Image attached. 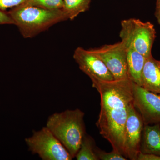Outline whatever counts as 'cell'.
I'll use <instances>...</instances> for the list:
<instances>
[{
	"mask_svg": "<svg viewBox=\"0 0 160 160\" xmlns=\"http://www.w3.org/2000/svg\"><path fill=\"white\" fill-rule=\"evenodd\" d=\"M91 80L101 97V110L96 125L112 150L124 156L125 126L129 106L133 102L132 82L129 78Z\"/></svg>",
	"mask_w": 160,
	"mask_h": 160,
	"instance_id": "6da1fadb",
	"label": "cell"
},
{
	"mask_svg": "<svg viewBox=\"0 0 160 160\" xmlns=\"http://www.w3.org/2000/svg\"><path fill=\"white\" fill-rule=\"evenodd\" d=\"M85 113L79 109H67L49 116L46 127L62 143L72 158H75L86 134Z\"/></svg>",
	"mask_w": 160,
	"mask_h": 160,
	"instance_id": "7a4b0ae2",
	"label": "cell"
},
{
	"mask_svg": "<svg viewBox=\"0 0 160 160\" xmlns=\"http://www.w3.org/2000/svg\"><path fill=\"white\" fill-rule=\"evenodd\" d=\"M8 12L26 38L34 37L52 26L68 20L62 9L49 10L24 4Z\"/></svg>",
	"mask_w": 160,
	"mask_h": 160,
	"instance_id": "3957f363",
	"label": "cell"
},
{
	"mask_svg": "<svg viewBox=\"0 0 160 160\" xmlns=\"http://www.w3.org/2000/svg\"><path fill=\"white\" fill-rule=\"evenodd\" d=\"M154 26L150 22L130 18L121 22L120 37L127 46L148 58L152 56V48L156 38Z\"/></svg>",
	"mask_w": 160,
	"mask_h": 160,
	"instance_id": "277c9868",
	"label": "cell"
},
{
	"mask_svg": "<svg viewBox=\"0 0 160 160\" xmlns=\"http://www.w3.org/2000/svg\"><path fill=\"white\" fill-rule=\"evenodd\" d=\"M28 150L38 155L42 160H71V155L49 129L46 126L25 139Z\"/></svg>",
	"mask_w": 160,
	"mask_h": 160,
	"instance_id": "5b68a950",
	"label": "cell"
},
{
	"mask_svg": "<svg viewBox=\"0 0 160 160\" xmlns=\"http://www.w3.org/2000/svg\"><path fill=\"white\" fill-rule=\"evenodd\" d=\"M103 61L114 80L127 78V47L123 42L90 49Z\"/></svg>",
	"mask_w": 160,
	"mask_h": 160,
	"instance_id": "8992f818",
	"label": "cell"
},
{
	"mask_svg": "<svg viewBox=\"0 0 160 160\" xmlns=\"http://www.w3.org/2000/svg\"><path fill=\"white\" fill-rule=\"evenodd\" d=\"M133 104L144 125L160 123V94L146 90L132 82Z\"/></svg>",
	"mask_w": 160,
	"mask_h": 160,
	"instance_id": "52a82bcc",
	"label": "cell"
},
{
	"mask_svg": "<svg viewBox=\"0 0 160 160\" xmlns=\"http://www.w3.org/2000/svg\"><path fill=\"white\" fill-rule=\"evenodd\" d=\"M144 126L142 118L132 102L129 106L125 126L124 155L127 159H138Z\"/></svg>",
	"mask_w": 160,
	"mask_h": 160,
	"instance_id": "ba28073f",
	"label": "cell"
},
{
	"mask_svg": "<svg viewBox=\"0 0 160 160\" xmlns=\"http://www.w3.org/2000/svg\"><path fill=\"white\" fill-rule=\"evenodd\" d=\"M73 57L80 69L90 79L95 78L104 81L114 79L105 63L90 49L86 50L82 47H78L75 50Z\"/></svg>",
	"mask_w": 160,
	"mask_h": 160,
	"instance_id": "9c48e42d",
	"label": "cell"
},
{
	"mask_svg": "<svg viewBox=\"0 0 160 160\" xmlns=\"http://www.w3.org/2000/svg\"><path fill=\"white\" fill-rule=\"evenodd\" d=\"M141 86L146 90L160 94V61L152 56L146 58L142 74Z\"/></svg>",
	"mask_w": 160,
	"mask_h": 160,
	"instance_id": "30bf717a",
	"label": "cell"
},
{
	"mask_svg": "<svg viewBox=\"0 0 160 160\" xmlns=\"http://www.w3.org/2000/svg\"><path fill=\"white\" fill-rule=\"evenodd\" d=\"M140 152L160 156V123L144 125Z\"/></svg>",
	"mask_w": 160,
	"mask_h": 160,
	"instance_id": "8fae6325",
	"label": "cell"
},
{
	"mask_svg": "<svg viewBox=\"0 0 160 160\" xmlns=\"http://www.w3.org/2000/svg\"><path fill=\"white\" fill-rule=\"evenodd\" d=\"M126 46L128 77L132 82L141 86L142 72L146 58L131 46Z\"/></svg>",
	"mask_w": 160,
	"mask_h": 160,
	"instance_id": "7c38bea8",
	"label": "cell"
},
{
	"mask_svg": "<svg viewBox=\"0 0 160 160\" xmlns=\"http://www.w3.org/2000/svg\"><path fill=\"white\" fill-rule=\"evenodd\" d=\"M91 0H63L62 9L68 19L72 20L88 10Z\"/></svg>",
	"mask_w": 160,
	"mask_h": 160,
	"instance_id": "4fadbf2b",
	"label": "cell"
},
{
	"mask_svg": "<svg viewBox=\"0 0 160 160\" xmlns=\"http://www.w3.org/2000/svg\"><path fill=\"white\" fill-rule=\"evenodd\" d=\"M96 147L93 138L86 133L76 155V158L77 160H98L96 154Z\"/></svg>",
	"mask_w": 160,
	"mask_h": 160,
	"instance_id": "5bb4252c",
	"label": "cell"
},
{
	"mask_svg": "<svg viewBox=\"0 0 160 160\" xmlns=\"http://www.w3.org/2000/svg\"><path fill=\"white\" fill-rule=\"evenodd\" d=\"M24 5L49 10L62 9L63 0H26Z\"/></svg>",
	"mask_w": 160,
	"mask_h": 160,
	"instance_id": "9a60e30c",
	"label": "cell"
},
{
	"mask_svg": "<svg viewBox=\"0 0 160 160\" xmlns=\"http://www.w3.org/2000/svg\"><path fill=\"white\" fill-rule=\"evenodd\" d=\"M95 152L99 160H127L123 155L116 152L114 150L108 152L96 147Z\"/></svg>",
	"mask_w": 160,
	"mask_h": 160,
	"instance_id": "2e32d148",
	"label": "cell"
},
{
	"mask_svg": "<svg viewBox=\"0 0 160 160\" xmlns=\"http://www.w3.org/2000/svg\"><path fill=\"white\" fill-rule=\"evenodd\" d=\"M26 0H0V10L6 11L26 2Z\"/></svg>",
	"mask_w": 160,
	"mask_h": 160,
	"instance_id": "e0dca14e",
	"label": "cell"
},
{
	"mask_svg": "<svg viewBox=\"0 0 160 160\" xmlns=\"http://www.w3.org/2000/svg\"><path fill=\"white\" fill-rule=\"evenodd\" d=\"M14 25L13 20L8 12L0 10V25Z\"/></svg>",
	"mask_w": 160,
	"mask_h": 160,
	"instance_id": "ac0fdd59",
	"label": "cell"
},
{
	"mask_svg": "<svg viewBox=\"0 0 160 160\" xmlns=\"http://www.w3.org/2000/svg\"><path fill=\"white\" fill-rule=\"evenodd\" d=\"M138 160H160V155L143 154L140 152L138 156Z\"/></svg>",
	"mask_w": 160,
	"mask_h": 160,
	"instance_id": "d6986e66",
	"label": "cell"
},
{
	"mask_svg": "<svg viewBox=\"0 0 160 160\" xmlns=\"http://www.w3.org/2000/svg\"><path fill=\"white\" fill-rule=\"evenodd\" d=\"M155 14L158 20V22L160 25V0H157Z\"/></svg>",
	"mask_w": 160,
	"mask_h": 160,
	"instance_id": "ffe728a7",
	"label": "cell"
}]
</instances>
